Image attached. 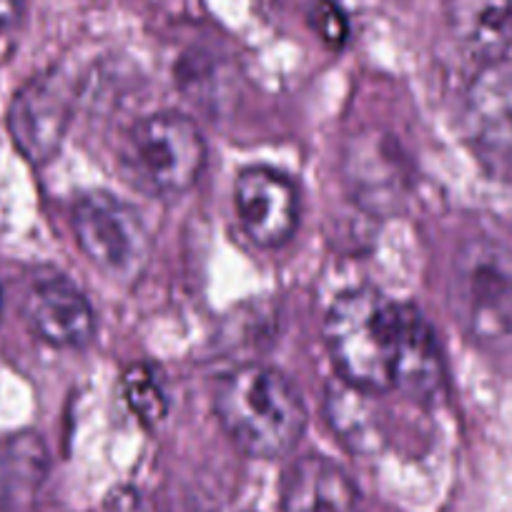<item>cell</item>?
<instances>
[{
    "mask_svg": "<svg viewBox=\"0 0 512 512\" xmlns=\"http://www.w3.org/2000/svg\"><path fill=\"white\" fill-rule=\"evenodd\" d=\"M457 327L485 352H512V249L487 236L467 239L450 269Z\"/></svg>",
    "mask_w": 512,
    "mask_h": 512,
    "instance_id": "cell-3",
    "label": "cell"
},
{
    "mask_svg": "<svg viewBox=\"0 0 512 512\" xmlns=\"http://www.w3.org/2000/svg\"><path fill=\"white\" fill-rule=\"evenodd\" d=\"M475 141L482 159L512 179V81H492L475 96Z\"/></svg>",
    "mask_w": 512,
    "mask_h": 512,
    "instance_id": "cell-11",
    "label": "cell"
},
{
    "mask_svg": "<svg viewBox=\"0 0 512 512\" xmlns=\"http://www.w3.org/2000/svg\"><path fill=\"white\" fill-rule=\"evenodd\" d=\"M0 309H3V294H0Z\"/></svg>",
    "mask_w": 512,
    "mask_h": 512,
    "instance_id": "cell-15",
    "label": "cell"
},
{
    "mask_svg": "<svg viewBox=\"0 0 512 512\" xmlns=\"http://www.w3.org/2000/svg\"><path fill=\"white\" fill-rule=\"evenodd\" d=\"M234 204L241 229L256 246L277 249L297 231V189L287 176L269 166H251L236 176Z\"/></svg>",
    "mask_w": 512,
    "mask_h": 512,
    "instance_id": "cell-7",
    "label": "cell"
},
{
    "mask_svg": "<svg viewBox=\"0 0 512 512\" xmlns=\"http://www.w3.org/2000/svg\"><path fill=\"white\" fill-rule=\"evenodd\" d=\"M347 181L354 199L372 211H395L407 194L405 159L390 141L357 139L347 154Z\"/></svg>",
    "mask_w": 512,
    "mask_h": 512,
    "instance_id": "cell-10",
    "label": "cell"
},
{
    "mask_svg": "<svg viewBox=\"0 0 512 512\" xmlns=\"http://www.w3.org/2000/svg\"><path fill=\"white\" fill-rule=\"evenodd\" d=\"M214 412L226 435L251 457H282L307 430V405L282 372L246 364L216 384Z\"/></svg>",
    "mask_w": 512,
    "mask_h": 512,
    "instance_id": "cell-2",
    "label": "cell"
},
{
    "mask_svg": "<svg viewBox=\"0 0 512 512\" xmlns=\"http://www.w3.org/2000/svg\"><path fill=\"white\" fill-rule=\"evenodd\" d=\"M73 231L88 262L118 284H134L151 262V234L131 204L88 191L73 206Z\"/></svg>",
    "mask_w": 512,
    "mask_h": 512,
    "instance_id": "cell-5",
    "label": "cell"
},
{
    "mask_svg": "<svg viewBox=\"0 0 512 512\" xmlns=\"http://www.w3.org/2000/svg\"><path fill=\"white\" fill-rule=\"evenodd\" d=\"M206 164V144L191 118L154 113L136 123L123 144V169L139 189L156 196H176L199 181Z\"/></svg>",
    "mask_w": 512,
    "mask_h": 512,
    "instance_id": "cell-4",
    "label": "cell"
},
{
    "mask_svg": "<svg viewBox=\"0 0 512 512\" xmlns=\"http://www.w3.org/2000/svg\"><path fill=\"white\" fill-rule=\"evenodd\" d=\"M452 41L482 66H502L512 58V0H445Z\"/></svg>",
    "mask_w": 512,
    "mask_h": 512,
    "instance_id": "cell-9",
    "label": "cell"
},
{
    "mask_svg": "<svg viewBox=\"0 0 512 512\" xmlns=\"http://www.w3.org/2000/svg\"><path fill=\"white\" fill-rule=\"evenodd\" d=\"M26 0H0V31L21 21Z\"/></svg>",
    "mask_w": 512,
    "mask_h": 512,
    "instance_id": "cell-14",
    "label": "cell"
},
{
    "mask_svg": "<svg viewBox=\"0 0 512 512\" xmlns=\"http://www.w3.org/2000/svg\"><path fill=\"white\" fill-rule=\"evenodd\" d=\"M123 397L136 417L146 425H156L166 415V395L161 382L149 367H131L123 377Z\"/></svg>",
    "mask_w": 512,
    "mask_h": 512,
    "instance_id": "cell-13",
    "label": "cell"
},
{
    "mask_svg": "<svg viewBox=\"0 0 512 512\" xmlns=\"http://www.w3.org/2000/svg\"><path fill=\"white\" fill-rule=\"evenodd\" d=\"M43 450L33 437L0 442V512L16 505L41 480Z\"/></svg>",
    "mask_w": 512,
    "mask_h": 512,
    "instance_id": "cell-12",
    "label": "cell"
},
{
    "mask_svg": "<svg viewBox=\"0 0 512 512\" xmlns=\"http://www.w3.org/2000/svg\"><path fill=\"white\" fill-rule=\"evenodd\" d=\"M23 319L51 347H83L96 332V314L86 294L63 274L36 279L23 299Z\"/></svg>",
    "mask_w": 512,
    "mask_h": 512,
    "instance_id": "cell-8",
    "label": "cell"
},
{
    "mask_svg": "<svg viewBox=\"0 0 512 512\" xmlns=\"http://www.w3.org/2000/svg\"><path fill=\"white\" fill-rule=\"evenodd\" d=\"M71 111L73 86L61 71L53 68L33 76L8 108V131L23 159L36 166L48 164L66 139Z\"/></svg>",
    "mask_w": 512,
    "mask_h": 512,
    "instance_id": "cell-6",
    "label": "cell"
},
{
    "mask_svg": "<svg viewBox=\"0 0 512 512\" xmlns=\"http://www.w3.org/2000/svg\"><path fill=\"white\" fill-rule=\"evenodd\" d=\"M324 342L339 377L357 392H402L430 402L445 387V362L427 319L377 289L337 297L324 322Z\"/></svg>",
    "mask_w": 512,
    "mask_h": 512,
    "instance_id": "cell-1",
    "label": "cell"
}]
</instances>
